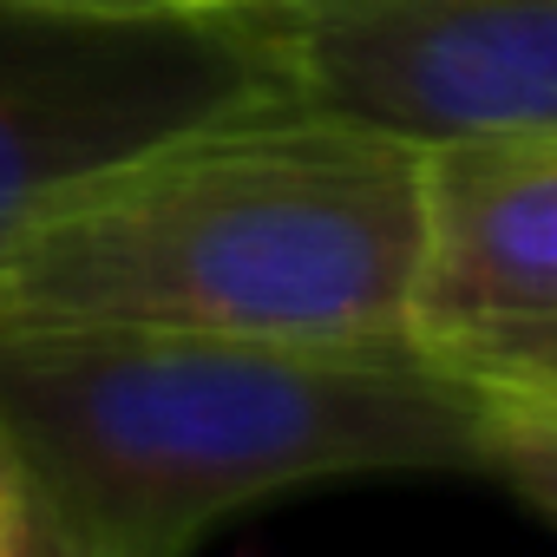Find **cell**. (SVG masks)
Returning <instances> with one entry per match:
<instances>
[{
  "mask_svg": "<svg viewBox=\"0 0 557 557\" xmlns=\"http://www.w3.org/2000/svg\"><path fill=\"white\" fill-rule=\"evenodd\" d=\"M420 145L275 92L66 184L0 249V329L407 348Z\"/></svg>",
  "mask_w": 557,
  "mask_h": 557,
  "instance_id": "cell-1",
  "label": "cell"
},
{
  "mask_svg": "<svg viewBox=\"0 0 557 557\" xmlns=\"http://www.w3.org/2000/svg\"><path fill=\"white\" fill-rule=\"evenodd\" d=\"M0 440L92 557H190L289 485L485 466V400L413 348L0 329Z\"/></svg>",
  "mask_w": 557,
  "mask_h": 557,
  "instance_id": "cell-2",
  "label": "cell"
},
{
  "mask_svg": "<svg viewBox=\"0 0 557 557\" xmlns=\"http://www.w3.org/2000/svg\"><path fill=\"white\" fill-rule=\"evenodd\" d=\"M216 27L262 92L400 145L557 132V0H243Z\"/></svg>",
  "mask_w": 557,
  "mask_h": 557,
  "instance_id": "cell-3",
  "label": "cell"
},
{
  "mask_svg": "<svg viewBox=\"0 0 557 557\" xmlns=\"http://www.w3.org/2000/svg\"><path fill=\"white\" fill-rule=\"evenodd\" d=\"M407 348L485 407H557V132L420 145Z\"/></svg>",
  "mask_w": 557,
  "mask_h": 557,
  "instance_id": "cell-4",
  "label": "cell"
},
{
  "mask_svg": "<svg viewBox=\"0 0 557 557\" xmlns=\"http://www.w3.org/2000/svg\"><path fill=\"white\" fill-rule=\"evenodd\" d=\"M256 92L216 21L0 14V249L66 184Z\"/></svg>",
  "mask_w": 557,
  "mask_h": 557,
  "instance_id": "cell-5",
  "label": "cell"
},
{
  "mask_svg": "<svg viewBox=\"0 0 557 557\" xmlns=\"http://www.w3.org/2000/svg\"><path fill=\"white\" fill-rule=\"evenodd\" d=\"M485 472L557 518V407H485Z\"/></svg>",
  "mask_w": 557,
  "mask_h": 557,
  "instance_id": "cell-6",
  "label": "cell"
},
{
  "mask_svg": "<svg viewBox=\"0 0 557 557\" xmlns=\"http://www.w3.org/2000/svg\"><path fill=\"white\" fill-rule=\"evenodd\" d=\"M0 557H92L53 511L47 498L27 485L21 459L0 440Z\"/></svg>",
  "mask_w": 557,
  "mask_h": 557,
  "instance_id": "cell-7",
  "label": "cell"
},
{
  "mask_svg": "<svg viewBox=\"0 0 557 557\" xmlns=\"http://www.w3.org/2000/svg\"><path fill=\"white\" fill-rule=\"evenodd\" d=\"M243 0H0V14L40 21H216Z\"/></svg>",
  "mask_w": 557,
  "mask_h": 557,
  "instance_id": "cell-8",
  "label": "cell"
}]
</instances>
